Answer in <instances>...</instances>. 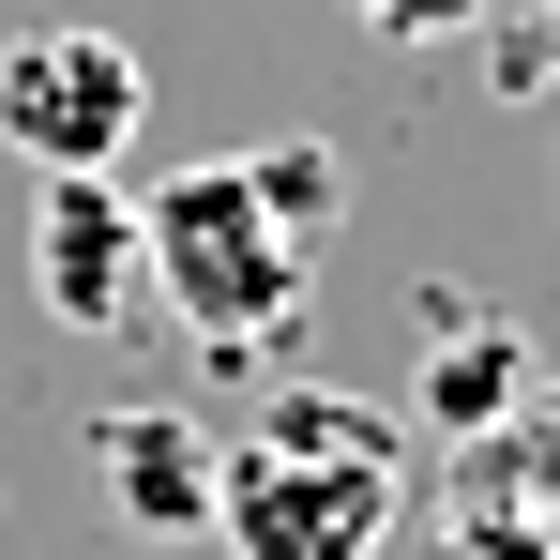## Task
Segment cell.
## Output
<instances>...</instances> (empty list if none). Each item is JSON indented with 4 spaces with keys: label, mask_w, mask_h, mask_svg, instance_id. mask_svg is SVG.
<instances>
[{
    "label": "cell",
    "mask_w": 560,
    "mask_h": 560,
    "mask_svg": "<svg viewBox=\"0 0 560 560\" xmlns=\"http://www.w3.org/2000/svg\"><path fill=\"white\" fill-rule=\"evenodd\" d=\"M137 288H167V318H183L212 364H258L288 318H303V288H318V243L258 197L243 152H212V167H167V183L137 197Z\"/></svg>",
    "instance_id": "obj_1"
},
{
    "label": "cell",
    "mask_w": 560,
    "mask_h": 560,
    "mask_svg": "<svg viewBox=\"0 0 560 560\" xmlns=\"http://www.w3.org/2000/svg\"><path fill=\"white\" fill-rule=\"evenodd\" d=\"M394 500H409V469H394V424H378V409H349V394H273L258 440H228L212 530L243 560H364L378 530H394Z\"/></svg>",
    "instance_id": "obj_2"
},
{
    "label": "cell",
    "mask_w": 560,
    "mask_h": 560,
    "mask_svg": "<svg viewBox=\"0 0 560 560\" xmlns=\"http://www.w3.org/2000/svg\"><path fill=\"white\" fill-rule=\"evenodd\" d=\"M137 121H152V77H137L121 31H77V15H61V31H15V46H0V152H15L31 183L121 167Z\"/></svg>",
    "instance_id": "obj_3"
},
{
    "label": "cell",
    "mask_w": 560,
    "mask_h": 560,
    "mask_svg": "<svg viewBox=\"0 0 560 560\" xmlns=\"http://www.w3.org/2000/svg\"><path fill=\"white\" fill-rule=\"evenodd\" d=\"M92 469H106V515L152 530V546H197L212 500H228V440H197L183 409H106V424H92Z\"/></svg>",
    "instance_id": "obj_4"
},
{
    "label": "cell",
    "mask_w": 560,
    "mask_h": 560,
    "mask_svg": "<svg viewBox=\"0 0 560 560\" xmlns=\"http://www.w3.org/2000/svg\"><path fill=\"white\" fill-rule=\"evenodd\" d=\"M31 273H46V303H61L77 334H106V318L137 303V197L106 183V167L46 183V212H31Z\"/></svg>",
    "instance_id": "obj_5"
},
{
    "label": "cell",
    "mask_w": 560,
    "mask_h": 560,
    "mask_svg": "<svg viewBox=\"0 0 560 560\" xmlns=\"http://www.w3.org/2000/svg\"><path fill=\"white\" fill-rule=\"evenodd\" d=\"M485 46H500V92H560V0H485Z\"/></svg>",
    "instance_id": "obj_6"
},
{
    "label": "cell",
    "mask_w": 560,
    "mask_h": 560,
    "mask_svg": "<svg viewBox=\"0 0 560 560\" xmlns=\"http://www.w3.org/2000/svg\"><path fill=\"white\" fill-rule=\"evenodd\" d=\"M243 167H258V197H273V212L303 228V243H318V228H334V197H349V183H334V152H318V137H288V152H243Z\"/></svg>",
    "instance_id": "obj_7"
},
{
    "label": "cell",
    "mask_w": 560,
    "mask_h": 560,
    "mask_svg": "<svg viewBox=\"0 0 560 560\" xmlns=\"http://www.w3.org/2000/svg\"><path fill=\"white\" fill-rule=\"evenodd\" d=\"M424 394H440V424H485V409H500V394H515V334H455V349H440V378H424Z\"/></svg>",
    "instance_id": "obj_8"
},
{
    "label": "cell",
    "mask_w": 560,
    "mask_h": 560,
    "mask_svg": "<svg viewBox=\"0 0 560 560\" xmlns=\"http://www.w3.org/2000/svg\"><path fill=\"white\" fill-rule=\"evenodd\" d=\"M349 31H378V46H469L485 0H349Z\"/></svg>",
    "instance_id": "obj_9"
}]
</instances>
